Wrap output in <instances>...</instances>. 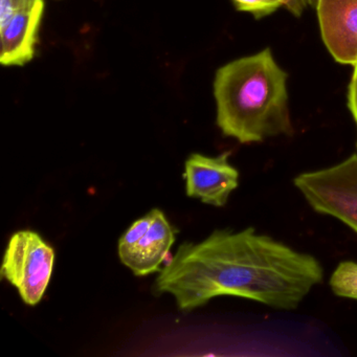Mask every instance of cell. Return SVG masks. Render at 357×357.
Masks as SVG:
<instances>
[{
	"label": "cell",
	"mask_w": 357,
	"mask_h": 357,
	"mask_svg": "<svg viewBox=\"0 0 357 357\" xmlns=\"http://www.w3.org/2000/svg\"><path fill=\"white\" fill-rule=\"evenodd\" d=\"M45 7V0L22 3L1 28L0 62L3 66H24L34 59Z\"/></svg>",
	"instance_id": "ba28073f"
},
{
	"label": "cell",
	"mask_w": 357,
	"mask_h": 357,
	"mask_svg": "<svg viewBox=\"0 0 357 357\" xmlns=\"http://www.w3.org/2000/svg\"><path fill=\"white\" fill-rule=\"evenodd\" d=\"M307 3H308L309 7L314 8L317 7V3L319 0H306Z\"/></svg>",
	"instance_id": "4fadbf2b"
},
{
	"label": "cell",
	"mask_w": 357,
	"mask_h": 357,
	"mask_svg": "<svg viewBox=\"0 0 357 357\" xmlns=\"http://www.w3.org/2000/svg\"><path fill=\"white\" fill-rule=\"evenodd\" d=\"M352 68V75H351L348 95H347V105L357 126V62L353 64Z\"/></svg>",
	"instance_id": "8fae6325"
},
{
	"label": "cell",
	"mask_w": 357,
	"mask_h": 357,
	"mask_svg": "<svg viewBox=\"0 0 357 357\" xmlns=\"http://www.w3.org/2000/svg\"><path fill=\"white\" fill-rule=\"evenodd\" d=\"M330 287L336 296L357 300V263H340L332 273Z\"/></svg>",
	"instance_id": "9c48e42d"
},
{
	"label": "cell",
	"mask_w": 357,
	"mask_h": 357,
	"mask_svg": "<svg viewBox=\"0 0 357 357\" xmlns=\"http://www.w3.org/2000/svg\"><path fill=\"white\" fill-rule=\"evenodd\" d=\"M323 277L315 257L248 227L215 231L198 243L181 244L160 269L156 289L173 296L183 311L220 296L292 310Z\"/></svg>",
	"instance_id": "6da1fadb"
},
{
	"label": "cell",
	"mask_w": 357,
	"mask_h": 357,
	"mask_svg": "<svg viewBox=\"0 0 357 357\" xmlns=\"http://www.w3.org/2000/svg\"><path fill=\"white\" fill-rule=\"evenodd\" d=\"M284 8L296 17H301L309 7L306 0H283Z\"/></svg>",
	"instance_id": "7c38bea8"
},
{
	"label": "cell",
	"mask_w": 357,
	"mask_h": 357,
	"mask_svg": "<svg viewBox=\"0 0 357 357\" xmlns=\"http://www.w3.org/2000/svg\"><path fill=\"white\" fill-rule=\"evenodd\" d=\"M287 82L269 47L219 68L213 93L221 132L241 144L294 135Z\"/></svg>",
	"instance_id": "7a4b0ae2"
},
{
	"label": "cell",
	"mask_w": 357,
	"mask_h": 357,
	"mask_svg": "<svg viewBox=\"0 0 357 357\" xmlns=\"http://www.w3.org/2000/svg\"><path fill=\"white\" fill-rule=\"evenodd\" d=\"M356 148H357V143H356Z\"/></svg>",
	"instance_id": "9a60e30c"
},
{
	"label": "cell",
	"mask_w": 357,
	"mask_h": 357,
	"mask_svg": "<svg viewBox=\"0 0 357 357\" xmlns=\"http://www.w3.org/2000/svg\"><path fill=\"white\" fill-rule=\"evenodd\" d=\"M55 252L36 231H16L10 238L1 275L20 292L26 304L35 306L45 296L53 273Z\"/></svg>",
	"instance_id": "277c9868"
},
{
	"label": "cell",
	"mask_w": 357,
	"mask_h": 357,
	"mask_svg": "<svg viewBox=\"0 0 357 357\" xmlns=\"http://www.w3.org/2000/svg\"><path fill=\"white\" fill-rule=\"evenodd\" d=\"M319 32L334 61L357 62V0H319L315 7Z\"/></svg>",
	"instance_id": "52a82bcc"
},
{
	"label": "cell",
	"mask_w": 357,
	"mask_h": 357,
	"mask_svg": "<svg viewBox=\"0 0 357 357\" xmlns=\"http://www.w3.org/2000/svg\"><path fill=\"white\" fill-rule=\"evenodd\" d=\"M175 234L165 213L153 208L123 234L119 240V257L139 277L160 273L174 244Z\"/></svg>",
	"instance_id": "5b68a950"
},
{
	"label": "cell",
	"mask_w": 357,
	"mask_h": 357,
	"mask_svg": "<svg viewBox=\"0 0 357 357\" xmlns=\"http://www.w3.org/2000/svg\"><path fill=\"white\" fill-rule=\"evenodd\" d=\"M294 183L315 212L334 217L357 233V153L328 168L302 173Z\"/></svg>",
	"instance_id": "3957f363"
},
{
	"label": "cell",
	"mask_w": 357,
	"mask_h": 357,
	"mask_svg": "<svg viewBox=\"0 0 357 357\" xmlns=\"http://www.w3.org/2000/svg\"><path fill=\"white\" fill-rule=\"evenodd\" d=\"M236 9L250 14L256 20L266 17L284 8L283 0H231Z\"/></svg>",
	"instance_id": "30bf717a"
},
{
	"label": "cell",
	"mask_w": 357,
	"mask_h": 357,
	"mask_svg": "<svg viewBox=\"0 0 357 357\" xmlns=\"http://www.w3.org/2000/svg\"><path fill=\"white\" fill-rule=\"evenodd\" d=\"M28 1H31V0H15L16 9H17L20 5H22V3H28Z\"/></svg>",
	"instance_id": "5bb4252c"
},
{
	"label": "cell",
	"mask_w": 357,
	"mask_h": 357,
	"mask_svg": "<svg viewBox=\"0 0 357 357\" xmlns=\"http://www.w3.org/2000/svg\"><path fill=\"white\" fill-rule=\"evenodd\" d=\"M229 152L217 156L191 154L183 173L187 195L211 206H225L239 185V172L229 162Z\"/></svg>",
	"instance_id": "8992f818"
}]
</instances>
